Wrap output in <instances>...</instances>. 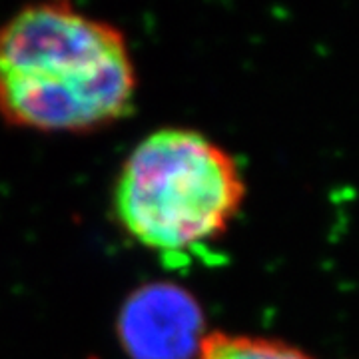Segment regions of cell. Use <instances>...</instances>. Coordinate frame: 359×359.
Segmentation results:
<instances>
[{"instance_id":"obj_2","label":"cell","mask_w":359,"mask_h":359,"mask_svg":"<svg viewBox=\"0 0 359 359\" xmlns=\"http://www.w3.org/2000/svg\"><path fill=\"white\" fill-rule=\"evenodd\" d=\"M245 194L244 172L222 144L196 128L168 126L144 136L122 162L112 214L142 248L190 256L230 231Z\"/></svg>"},{"instance_id":"obj_1","label":"cell","mask_w":359,"mask_h":359,"mask_svg":"<svg viewBox=\"0 0 359 359\" xmlns=\"http://www.w3.org/2000/svg\"><path fill=\"white\" fill-rule=\"evenodd\" d=\"M138 74L126 34L66 0L26 4L0 25V118L42 134L124 120Z\"/></svg>"},{"instance_id":"obj_3","label":"cell","mask_w":359,"mask_h":359,"mask_svg":"<svg viewBox=\"0 0 359 359\" xmlns=\"http://www.w3.org/2000/svg\"><path fill=\"white\" fill-rule=\"evenodd\" d=\"M204 309L184 285H140L122 304L116 334L130 359H196L208 335Z\"/></svg>"},{"instance_id":"obj_4","label":"cell","mask_w":359,"mask_h":359,"mask_svg":"<svg viewBox=\"0 0 359 359\" xmlns=\"http://www.w3.org/2000/svg\"><path fill=\"white\" fill-rule=\"evenodd\" d=\"M196 359H316L283 339L210 330Z\"/></svg>"}]
</instances>
